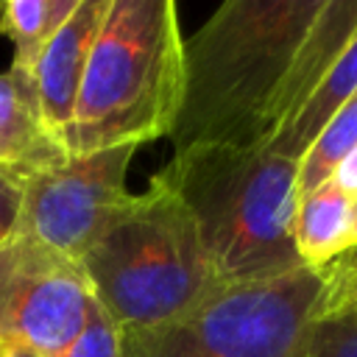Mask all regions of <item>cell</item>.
I'll return each mask as SVG.
<instances>
[{
	"label": "cell",
	"mask_w": 357,
	"mask_h": 357,
	"mask_svg": "<svg viewBox=\"0 0 357 357\" xmlns=\"http://www.w3.org/2000/svg\"><path fill=\"white\" fill-rule=\"evenodd\" d=\"M0 151L11 167L25 173L50 167L67 156L42 131L31 75L11 67L0 73Z\"/></svg>",
	"instance_id": "9c48e42d"
},
{
	"label": "cell",
	"mask_w": 357,
	"mask_h": 357,
	"mask_svg": "<svg viewBox=\"0 0 357 357\" xmlns=\"http://www.w3.org/2000/svg\"><path fill=\"white\" fill-rule=\"evenodd\" d=\"M95 296L75 259L25 231L0 245V343L61 354L84 329Z\"/></svg>",
	"instance_id": "52a82bcc"
},
{
	"label": "cell",
	"mask_w": 357,
	"mask_h": 357,
	"mask_svg": "<svg viewBox=\"0 0 357 357\" xmlns=\"http://www.w3.org/2000/svg\"><path fill=\"white\" fill-rule=\"evenodd\" d=\"M78 0H0V36L11 39V70L33 75L39 56Z\"/></svg>",
	"instance_id": "7c38bea8"
},
{
	"label": "cell",
	"mask_w": 357,
	"mask_h": 357,
	"mask_svg": "<svg viewBox=\"0 0 357 357\" xmlns=\"http://www.w3.org/2000/svg\"><path fill=\"white\" fill-rule=\"evenodd\" d=\"M357 148V92L337 109V114L318 131L298 159V198L332 178L340 159Z\"/></svg>",
	"instance_id": "4fadbf2b"
},
{
	"label": "cell",
	"mask_w": 357,
	"mask_h": 357,
	"mask_svg": "<svg viewBox=\"0 0 357 357\" xmlns=\"http://www.w3.org/2000/svg\"><path fill=\"white\" fill-rule=\"evenodd\" d=\"M134 153V145H120L28 173L17 231L81 262L131 198L126 178Z\"/></svg>",
	"instance_id": "8992f818"
},
{
	"label": "cell",
	"mask_w": 357,
	"mask_h": 357,
	"mask_svg": "<svg viewBox=\"0 0 357 357\" xmlns=\"http://www.w3.org/2000/svg\"><path fill=\"white\" fill-rule=\"evenodd\" d=\"M184 75V36L173 0H109L95 33L67 156L145 145L170 134Z\"/></svg>",
	"instance_id": "3957f363"
},
{
	"label": "cell",
	"mask_w": 357,
	"mask_h": 357,
	"mask_svg": "<svg viewBox=\"0 0 357 357\" xmlns=\"http://www.w3.org/2000/svg\"><path fill=\"white\" fill-rule=\"evenodd\" d=\"M106 3L109 0H78L73 14L61 22L56 36L47 42L31 75L42 131L61 148H64V137L75 112L78 89L84 81V70H86L89 50L100 28Z\"/></svg>",
	"instance_id": "ba28073f"
},
{
	"label": "cell",
	"mask_w": 357,
	"mask_h": 357,
	"mask_svg": "<svg viewBox=\"0 0 357 357\" xmlns=\"http://www.w3.org/2000/svg\"><path fill=\"white\" fill-rule=\"evenodd\" d=\"M329 181H332L337 190H343L346 195L357 198V148L349 151V153L340 159V165L335 167V173H332Z\"/></svg>",
	"instance_id": "ac0fdd59"
},
{
	"label": "cell",
	"mask_w": 357,
	"mask_h": 357,
	"mask_svg": "<svg viewBox=\"0 0 357 357\" xmlns=\"http://www.w3.org/2000/svg\"><path fill=\"white\" fill-rule=\"evenodd\" d=\"M321 296L310 268L220 284L162 326L120 332V357H310Z\"/></svg>",
	"instance_id": "5b68a950"
},
{
	"label": "cell",
	"mask_w": 357,
	"mask_h": 357,
	"mask_svg": "<svg viewBox=\"0 0 357 357\" xmlns=\"http://www.w3.org/2000/svg\"><path fill=\"white\" fill-rule=\"evenodd\" d=\"M310 357H357V318L318 315Z\"/></svg>",
	"instance_id": "2e32d148"
},
{
	"label": "cell",
	"mask_w": 357,
	"mask_h": 357,
	"mask_svg": "<svg viewBox=\"0 0 357 357\" xmlns=\"http://www.w3.org/2000/svg\"><path fill=\"white\" fill-rule=\"evenodd\" d=\"M25 170L0 165V245L17 231L25 192Z\"/></svg>",
	"instance_id": "e0dca14e"
},
{
	"label": "cell",
	"mask_w": 357,
	"mask_h": 357,
	"mask_svg": "<svg viewBox=\"0 0 357 357\" xmlns=\"http://www.w3.org/2000/svg\"><path fill=\"white\" fill-rule=\"evenodd\" d=\"M78 265L120 332L162 326L223 284L162 170L142 192H131Z\"/></svg>",
	"instance_id": "277c9868"
},
{
	"label": "cell",
	"mask_w": 357,
	"mask_h": 357,
	"mask_svg": "<svg viewBox=\"0 0 357 357\" xmlns=\"http://www.w3.org/2000/svg\"><path fill=\"white\" fill-rule=\"evenodd\" d=\"M357 92V36L346 47V53L335 61V67L315 86L310 100L296 112V117L265 145L271 153L298 162L318 131L337 114V109Z\"/></svg>",
	"instance_id": "8fae6325"
},
{
	"label": "cell",
	"mask_w": 357,
	"mask_h": 357,
	"mask_svg": "<svg viewBox=\"0 0 357 357\" xmlns=\"http://www.w3.org/2000/svg\"><path fill=\"white\" fill-rule=\"evenodd\" d=\"M0 357H45L42 351L25 346V343H17V340H3L0 343Z\"/></svg>",
	"instance_id": "d6986e66"
},
{
	"label": "cell",
	"mask_w": 357,
	"mask_h": 357,
	"mask_svg": "<svg viewBox=\"0 0 357 357\" xmlns=\"http://www.w3.org/2000/svg\"><path fill=\"white\" fill-rule=\"evenodd\" d=\"M223 284L304 268L293 243L298 162L268 148L195 145L162 167Z\"/></svg>",
	"instance_id": "7a4b0ae2"
},
{
	"label": "cell",
	"mask_w": 357,
	"mask_h": 357,
	"mask_svg": "<svg viewBox=\"0 0 357 357\" xmlns=\"http://www.w3.org/2000/svg\"><path fill=\"white\" fill-rule=\"evenodd\" d=\"M351 201L354 198L332 181H324L298 198L293 243L304 268L321 273L332 259L351 248Z\"/></svg>",
	"instance_id": "30bf717a"
},
{
	"label": "cell",
	"mask_w": 357,
	"mask_h": 357,
	"mask_svg": "<svg viewBox=\"0 0 357 357\" xmlns=\"http://www.w3.org/2000/svg\"><path fill=\"white\" fill-rule=\"evenodd\" d=\"M56 357H120V329L114 321L100 310L98 301H92L89 315L78 337Z\"/></svg>",
	"instance_id": "9a60e30c"
},
{
	"label": "cell",
	"mask_w": 357,
	"mask_h": 357,
	"mask_svg": "<svg viewBox=\"0 0 357 357\" xmlns=\"http://www.w3.org/2000/svg\"><path fill=\"white\" fill-rule=\"evenodd\" d=\"M357 36V0H229L184 39L173 153L265 148Z\"/></svg>",
	"instance_id": "6da1fadb"
},
{
	"label": "cell",
	"mask_w": 357,
	"mask_h": 357,
	"mask_svg": "<svg viewBox=\"0 0 357 357\" xmlns=\"http://www.w3.org/2000/svg\"><path fill=\"white\" fill-rule=\"evenodd\" d=\"M324 296L318 315H349L357 318V245L332 259L324 271Z\"/></svg>",
	"instance_id": "5bb4252c"
},
{
	"label": "cell",
	"mask_w": 357,
	"mask_h": 357,
	"mask_svg": "<svg viewBox=\"0 0 357 357\" xmlns=\"http://www.w3.org/2000/svg\"><path fill=\"white\" fill-rule=\"evenodd\" d=\"M351 245H357V198L351 201Z\"/></svg>",
	"instance_id": "ffe728a7"
}]
</instances>
